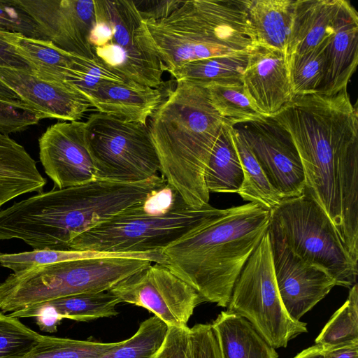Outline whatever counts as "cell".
<instances>
[{
  "instance_id": "1",
  "label": "cell",
  "mask_w": 358,
  "mask_h": 358,
  "mask_svg": "<svg viewBox=\"0 0 358 358\" xmlns=\"http://www.w3.org/2000/svg\"><path fill=\"white\" fill-rule=\"evenodd\" d=\"M291 136L303 192L325 211L342 241L358 235V112L345 89L294 96L271 117Z\"/></svg>"
},
{
  "instance_id": "2",
  "label": "cell",
  "mask_w": 358,
  "mask_h": 358,
  "mask_svg": "<svg viewBox=\"0 0 358 358\" xmlns=\"http://www.w3.org/2000/svg\"><path fill=\"white\" fill-rule=\"evenodd\" d=\"M166 183L156 175L139 182L94 179L38 193L0 210V241L18 239L34 250H67L71 241Z\"/></svg>"
},
{
  "instance_id": "3",
  "label": "cell",
  "mask_w": 358,
  "mask_h": 358,
  "mask_svg": "<svg viewBox=\"0 0 358 358\" xmlns=\"http://www.w3.org/2000/svg\"><path fill=\"white\" fill-rule=\"evenodd\" d=\"M270 224V210L256 203L211 207L195 229L162 251L164 266L203 301L227 307L235 282Z\"/></svg>"
},
{
  "instance_id": "4",
  "label": "cell",
  "mask_w": 358,
  "mask_h": 358,
  "mask_svg": "<svg viewBox=\"0 0 358 358\" xmlns=\"http://www.w3.org/2000/svg\"><path fill=\"white\" fill-rule=\"evenodd\" d=\"M224 124L206 88L187 82H176L149 118L160 172L192 207L208 204L205 169Z\"/></svg>"
},
{
  "instance_id": "5",
  "label": "cell",
  "mask_w": 358,
  "mask_h": 358,
  "mask_svg": "<svg viewBox=\"0 0 358 358\" xmlns=\"http://www.w3.org/2000/svg\"><path fill=\"white\" fill-rule=\"evenodd\" d=\"M249 2L183 1L169 17L145 21L166 71L192 61L255 50L259 43L248 15Z\"/></svg>"
},
{
  "instance_id": "6",
  "label": "cell",
  "mask_w": 358,
  "mask_h": 358,
  "mask_svg": "<svg viewBox=\"0 0 358 358\" xmlns=\"http://www.w3.org/2000/svg\"><path fill=\"white\" fill-rule=\"evenodd\" d=\"M188 205L169 184L73 238L70 250L106 253L161 252L197 227L211 208Z\"/></svg>"
},
{
  "instance_id": "7",
  "label": "cell",
  "mask_w": 358,
  "mask_h": 358,
  "mask_svg": "<svg viewBox=\"0 0 358 358\" xmlns=\"http://www.w3.org/2000/svg\"><path fill=\"white\" fill-rule=\"evenodd\" d=\"M152 263L130 257H96L13 273L0 282V310L10 313L68 296L108 291Z\"/></svg>"
},
{
  "instance_id": "8",
  "label": "cell",
  "mask_w": 358,
  "mask_h": 358,
  "mask_svg": "<svg viewBox=\"0 0 358 358\" xmlns=\"http://www.w3.org/2000/svg\"><path fill=\"white\" fill-rule=\"evenodd\" d=\"M268 231L303 261L324 270L336 285L357 284L358 264L327 214L305 192L270 210Z\"/></svg>"
},
{
  "instance_id": "9",
  "label": "cell",
  "mask_w": 358,
  "mask_h": 358,
  "mask_svg": "<svg viewBox=\"0 0 358 358\" xmlns=\"http://www.w3.org/2000/svg\"><path fill=\"white\" fill-rule=\"evenodd\" d=\"M228 310L247 320L274 349L308 331L292 319L280 298L275 277L268 231L243 266L233 287Z\"/></svg>"
},
{
  "instance_id": "10",
  "label": "cell",
  "mask_w": 358,
  "mask_h": 358,
  "mask_svg": "<svg viewBox=\"0 0 358 358\" xmlns=\"http://www.w3.org/2000/svg\"><path fill=\"white\" fill-rule=\"evenodd\" d=\"M95 179L139 182L157 175L160 162L147 124L101 113L84 122Z\"/></svg>"
},
{
  "instance_id": "11",
  "label": "cell",
  "mask_w": 358,
  "mask_h": 358,
  "mask_svg": "<svg viewBox=\"0 0 358 358\" xmlns=\"http://www.w3.org/2000/svg\"><path fill=\"white\" fill-rule=\"evenodd\" d=\"M95 9L108 22L111 37L94 48V59L129 84L163 85L165 66L134 0H94Z\"/></svg>"
},
{
  "instance_id": "12",
  "label": "cell",
  "mask_w": 358,
  "mask_h": 358,
  "mask_svg": "<svg viewBox=\"0 0 358 358\" xmlns=\"http://www.w3.org/2000/svg\"><path fill=\"white\" fill-rule=\"evenodd\" d=\"M120 302L144 308L167 326L187 327L195 308L204 302L197 292L159 263L124 278L109 290Z\"/></svg>"
},
{
  "instance_id": "13",
  "label": "cell",
  "mask_w": 358,
  "mask_h": 358,
  "mask_svg": "<svg viewBox=\"0 0 358 358\" xmlns=\"http://www.w3.org/2000/svg\"><path fill=\"white\" fill-rule=\"evenodd\" d=\"M245 141L270 185L282 199L305 189L301 160L290 134L272 117L232 125Z\"/></svg>"
},
{
  "instance_id": "14",
  "label": "cell",
  "mask_w": 358,
  "mask_h": 358,
  "mask_svg": "<svg viewBox=\"0 0 358 358\" xmlns=\"http://www.w3.org/2000/svg\"><path fill=\"white\" fill-rule=\"evenodd\" d=\"M56 46L93 59L89 36L96 22L94 0H16Z\"/></svg>"
},
{
  "instance_id": "15",
  "label": "cell",
  "mask_w": 358,
  "mask_h": 358,
  "mask_svg": "<svg viewBox=\"0 0 358 358\" xmlns=\"http://www.w3.org/2000/svg\"><path fill=\"white\" fill-rule=\"evenodd\" d=\"M81 121L57 122L47 128L38 140L39 157L54 187L62 189L95 179Z\"/></svg>"
},
{
  "instance_id": "16",
  "label": "cell",
  "mask_w": 358,
  "mask_h": 358,
  "mask_svg": "<svg viewBox=\"0 0 358 358\" xmlns=\"http://www.w3.org/2000/svg\"><path fill=\"white\" fill-rule=\"evenodd\" d=\"M269 233V231H268ZM275 280L282 304L296 321L336 285L322 268L305 262L269 233Z\"/></svg>"
},
{
  "instance_id": "17",
  "label": "cell",
  "mask_w": 358,
  "mask_h": 358,
  "mask_svg": "<svg viewBox=\"0 0 358 358\" xmlns=\"http://www.w3.org/2000/svg\"><path fill=\"white\" fill-rule=\"evenodd\" d=\"M0 80L45 118L80 121L93 108L83 94L68 85L45 80L32 72L0 66Z\"/></svg>"
},
{
  "instance_id": "18",
  "label": "cell",
  "mask_w": 358,
  "mask_h": 358,
  "mask_svg": "<svg viewBox=\"0 0 358 358\" xmlns=\"http://www.w3.org/2000/svg\"><path fill=\"white\" fill-rule=\"evenodd\" d=\"M242 83L248 98L264 117H273L293 98L285 53L258 46L250 53Z\"/></svg>"
},
{
  "instance_id": "19",
  "label": "cell",
  "mask_w": 358,
  "mask_h": 358,
  "mask_svg": "<svg viewBox=\"0 0 358 358\" xmlns=\"http://www.w3.org/2000/svg\"><path fill=\"white\" fill-rule=\"evenodd\" d=\"M358 63V14L339 0L333 30L324 50L323 78L317 93L332 95L345 89Z\"/></svg>"
},
{
  "instance_id": "20",
  "label": "cell",
  "mask_w": 358,
  "mask_h": 358,
  "mask_svg": "<svg viewBox=\"0 0 358 358\" xmlns=\"http://www.w3.org/2000/svg\"><path fill=\"white\" fill-rule=\"evenodd\" d=\"M171 91L165 84L150 87L112 83L99 87L85 97L99 113L127 122L147 124L148 119Z\"/></svg>"
},
{
  "instance_id": "21",
  "label": "cell",
  "mask_w": 358,
  "mask_h": 358,
  "mask_svg": "<svg viewBox=\"0 0 358 358\" xmlns=\"http://www.w3.org/2000/svg\"><path fill=\"white\" fill-rule=\"evenodd\" d=\"M339 0L294 1L285 59L314 49L332 32Z\"/></svg>"
},
{
  "instance_id": "22",
  "label": "cell",
  "mask_w": 358,
  "mask_h": 358,
  "mask_svg": "<svg viewBox=\"0 0 358 358\" xmlns=\"http://www.w3.org/2000/svg\"><path fill=\"white\" fill-rule=\"evenodd\" d=\"M46 182L25 148L0 134V208L22 194L43 192Z\"/></svg>"
},
{
  "instance_id": "23",
  "label": "cell",
  "mask_w": 358,
  "mask_h": 358,
  "mask_svg": "<svg viewBox=\"0 0 358 358\" xmlns=\"http://www.w3.org/2000/svg\"><path fill=\"white\" fill-rule=\"evenodd\" d=\"M222 358H278L275 350L245 318L222 311L211 324Z\"/></svg>"
},
{
  "instance_id": "24",
  "label": "cell",
  "mask_w": 358,
  "mask_h": 358,
  "mask_svg": "<svg viewBox=\"0 0 358 358\" xmlns=\"http://www.w3.org/2000/svg\"><path fill=\"white\" fill-rule=\"evenodd\" d=\"M292 0H250L248 15L259 46L285 52Z\"/></svg>"
},
{
  "instance_id": "25",
  "label": "cell",
  "mask_w": 358,
  "mask_h": 358,
  "mask_svg": "<svg viewBox=\"0 0 358 358\" xmlns=\"http://www.w3.org/2000/svg\"><path fill=\"white\" fill-rule=\"evenodd\" d=\"M249 55H222L192 61L170 73L176 82H187L202 87L242 85Z\"/></svg>"
},
{
  "instance_id": "26",
  "label": "cell",
  "mask_w": 358,
  "mask_h": 358,
  "mask_svg": "<svg viewBox=\"0 0 358 358\" xmlns=\"http://www.w3.org/2000/svg\"><path fill=\"white\" fill-rule=\"evenodd\" d=\"M204 179L209 192L238 194L243 185L241 163L225 122L211 152Z\"/></svg>"
},
{
  "instance_id": "27",
  "label": "cell",
  "mask_w": 358,
  "mask_h": 358,
  "mask_svg": "<svg viewBox=\"0 0 358 358\" xmlns=\"http://www.w3.org/2000/svg\"><path fill=\"white\" fill-rule=\"evenodd\" d=\"M13 44L18 53L34 66L36 76L66 84L65 78L75 55L60 49L50 40L29 38L20 34H16Z\"/></svg>"
},
{
  "instance_id": "28",
  "label": "cell",
  "mask_w": 358,
  "mask_h": 358,
  "mask_svg": "<svg viewBox=\"0 0 358 358\" xmlns=\"http://www.w3.org/2000/svg\"><path fill=\"white\" fill-rule=\"evenodd\" d=\"M229 125L244 176L243 185L238 194L244 201L256 203L268 210H271L282 199L270 185L245 141L232 125Z\"/></svg>"
},
{
  "instance_id": "29",
  "label": "cell",
  "mask_w": 358,
  "mask_h": 358,
  "mask_svg": "<svg viewBox=\"0 0 358 358\" xmlns=\"http://www.w3.org/2000/svg\"><path fill=\"white\" fill-rule=\"evenodd\" d=\"M96 257H130L150 260V253H106L90 250H33L17 253H0V266L14 273L62 262Z\"/></svg>"
},
{
  "instance_id": "30",
  "label": "cell",
  "mask_w": 358,
  "mask_h": 358,
  "mask_svg": "<svg viewBox=\"0 0 358 358\" xmlns=\"http://www.w3.org/2000/svg\"><path fill=\"white\" fill-rule=\"evenodd\" d=\"M53 306L64 319L89 322L116 316V306L120 301L108 291L85 293L47 301Z\"/></svg>"
},
{
  "instance_id": "31",
  "label": "cell",
  "mask_w": 358,
  "mask_h": 358,
  "mask_svg": "<svg viewBox=\"0 0 358 358\" xmlns=\"http://www.w3.org/2000/svg\"><path fill=\"white\" fill-rule=\"evenodd\" d=\"M329 36L314 49L286 59L294 96L317 92L322 82L324 50Z\"/></svg>"
},
{
  "instance_id": "32",
  "label": "cell",
  "mask_w": 358,
  "mask_h": 358,
  "mask_svg": "<svg viewBox=\"0 0 358 358\" xmlns=\"http://www.w3.org/2000/svg\"><path fill=\"white\" fill-rule=\"evenodd\" d=\"M168 326L156 316L142 322L130 338L97 358H150L164 340Z\"/></svg>"
},
{
  "instance_id": "33",
  "label": "cell",
  "mask_w": 358,
  "mask_h": 358,
  "mask_svg": "<svg viewBox=\"0 0 358 358\" xmlns=\"http://www.w3.org/2000/svg\"><path fill=\"white\" fill-rule=\"evenodd\" d=\"M213 108L230 125L264 117L248 98L243 84L204 87Z\"/></svg>"
},
{
  "instance_id": "34",
  "label": "cell",
  "mask_w": 358,
  "mask_h": 358,
  "mask_svg": "<svg viewBox=\"0 0 358 358\" xmlns=\"http://www.w3.org/2000/svg\"><path fill=\"white\" fill-rule=\"evenodd\" d=\"M119 342L105 343L43 335L36 346L23 358H97L115 347Z\"/></svg>"
},
{
  "instance_id": "35",
  "label": "cell",
  "mask_w": 358,
  "mask_h": 358,
  "mask_svg": "<svg viewBox=\"0 0 358 358\" xmlns=\"http://www.w3.org/2000/svg\"><path fill=\"white\" fill-rule=\"evenodd\" d=\"M358 341V286L354 285L344 304L333 315L315 339L329 348Z\"/></svg>"
},
{
  "instance_id": "36",
  "label": "cell",
  "mask_w": 358,
  "mask_h": 358,
  "mask_svg": "<svg viewBox=\"0 0 358 358\" xmlns=\"http://www.w3.org/2000/svg\"><path fill=\"white\" fill-rule=\"evenodd\" d=\"M19 318L0 311V358H23L42 338Z\"/></svg>"
},
{
  "instance_id": "37",
  "label": "cell",
  "mask_w": 358,
  "mask_h": 358,
  "mask_svg": "<svg viewBox=\"0 0 358 358\" xmlns=\"http://www.w3.org/2000/svg\"><path fill=\"white\" fill-rule=\"evenodd\" d=\"M126 83L96 60L74 55L73 62L65 78V83L85 96L108 83Z\"/></svg>"
},
{
  "instance_id": "38",
  "label": "cell",
  "mask_w": 358,
  "mask_h": 358,
  "mask_svg": "<svg viewBox=\"0 0 358 358\" xmlns=\"http://www.w3.org/2000/svg\"><path fill=\"white\" fill-rule=\"evenodd\" d=\"M45 117L22 101L0 99V134L9 135L38 124Z\"/></svg>"
},
{
  "instance_id": "39",
  "label": "cell",
  "mask_w": 358,
  "mask_h": 358,
  "mask_svg": "<svg viewBox=\"0 0 358 358\" xmlns=\"http://www.w3.org/2000/svg\"><path fill=\"white\" fill-rule=\"evenodd\" d=\"M0 29L29 38L48 40L16 0H0Z\"/></svg>"
},
{
  "instance_id": "40",
  "label": "cell",
  "mask_w": 358,
  "mask_h": 358,
  "mask_svg": "<svg viewBox=\"0 0 358 358\" xmlns=\"http://www.w3.org/2000/svg\"><path fill=\"white\" fill-rule=\"evenodd\" d=\"M189 350L190 358H222L211 324H196L189 328Z\"/></svg>"
},
{
  "instance_id": "41",
  "label": "cell",
  "mask_w": 358,
  "mask_h": 358,
  "mask_svg": "<svg viewBox=\"0 0 358 358\" xmlns=\"http://www.w3.org/2000/svg\"><path fill=\"white\" fill-rule=\"evenodd\" d=\"M189 328L169 326L164 341L150 358H190Z\"/></svg>"
},
{
  "instance_id": "42",
  "label": "cell",
  "mask_w": 358,
  "mask_h": 358,
  "mask_svg": "<svg viewBox=\"0 0 358 358\" xmlns=\"http://www.w3.org/2000/svg\"><path fill=\"white\" fill-rule=\"evenodd\" d=\"M16 34L0 29V66L34 73V66L21 56L13 44Z\"/></svg>"
},
{
  "instance_id": "43",
  "label": "cell",
  "mask_w": 358,
  "mask_h": 358,
  "mask_svg": "<svg viewBox=\"0 0 358 358\" xmlns=\"http://www.w3.org/2000/svg\"><path fill=\"white\" fill-rule=\"evenodd\" d=\"M134 2L145 21H156L169 17L183 1L140 0Z\"/></svg>"
},
{
  "instance_id": "44",
  "label": "cell",
  "mask_w": 358,
  "mask_h": 358,
  "mask_svg": "<svg viewBox=\"0 0 358 358\" xmlns=\"http://www.w3.org/2000/svg\"><path fill=\"white\" fill-rule=\"evenodd\" d=\"M323 348L324 358H358V341Z\"/></svg>"
},
{
  "instance_id": "45",
  "label": "cell",
  "mask_w": 358,
  "mask_h": 358,
  "mask_svg": "<svg viewBox=\"0 0 358 358\" xmlns=\"http://www.w3.org/2000/svg\"><path fill=\"white\" fill-rule=\"evenodd\" d=\"M294 358H324V348L315 344L303 350Z\"/></svg>"
},
{
  "instance_id": "46",
  "label": "cell",
  "mask_w": 358,
  "mask_h": 358,
  "mask_svg": "<svg viewBox=\"0 0 358 358\" xmlns=\"http://www.w3.org/2000/svg\"><path fill=\"white\" fill-rule=\"evenodd\" d=\"M0 99L6 101H22L8 86L0 80Z\"/></svg>"
}]
</instances>
